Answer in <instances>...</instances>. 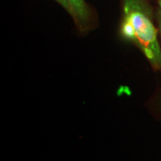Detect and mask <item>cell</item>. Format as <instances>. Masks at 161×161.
I'll return each mask as SVG.
<instances>
[{
	"label": "cell",
	"instance_id": "6da1fadb",
	"mask_svg": "<svg viewBox=\"0 0 161 161\" xmlns=\"http://www.w3.org/2000/svg\"><path fill=\"white\" fill-rule=\"evenodd\" d=\"M124 10L125 19L131 24L128 39L137 44L154 68L161 69V52L154 25L136 0H126Z\"/></svg>",
	"mask_w": 161,
	"mask_h": 161
},
{
	"label": "cell",
	"instance_id": "277c9868",
	"mask_svg": "<svg viewBox=\"0 0 161 161\" xmlns=\"http://www.w3.org/2000/svg\"><path fill=\"white\" fill-rule=\"evenodd\" d=\"M160 31H161V16H160Z\"/></svg>",
	"mask_w": 161,
	"mask_h": 161
},
{
	"label": "cell",
	"instance_id": "3957f363",
	"mask_svg": "<svg viewBox=\"0 0 161 161\" xmlns=\"http://www.w3.org/2000/svg\"><path fill=\"white\" fill-rule=\"evenodd\" d=\"M58 2H59V3L61 4L62 5L64 6V8H66V9L69 11V12L73 16V11H72V9L71 8V6H70L69 2H68V0H57Z\"/></svg>",
	"mask_w": 161,
	"mask_h": 161
},
{
	"label": "cell",
	"instance_id": "7a4b0ae2",
	"mask_svg": "<svg viewBox=\"0 0 161 161\" xmlns=\"http://www.w3.org/2000/svg\"><path fill=\"white\" fill-rule=\"evenodd\" d=\"M68 2L73 11V17L80 23L85 25L89 19V12L84 0H68Z\"/></svg>",
	"mask_w": 161,
	"mask_h": 161
}]
</instances>
